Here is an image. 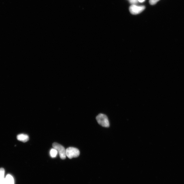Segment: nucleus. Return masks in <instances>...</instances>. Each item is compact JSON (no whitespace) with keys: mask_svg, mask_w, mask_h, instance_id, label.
Listing matches in <instances>:
<instances>
[{"mask_svg":"<svg viewBox=\"0 0 184 184\" xmlns=\"http://www.w3.org/2000/svg\"><path fill=\"white\" fill-rule=\"evenodd\" d=\"M159 1L160 0H150L149 3L151 5H154Z\"/></svg>","mask_w":184,"mask_h":184,"instance_id":"1a4fd4ad","label":"nucleus"},{"mask_svg":"<svg viewBox=\"0 0 184 184\" xmlns=\"http://www.w3.org/2000/svg\"><path fill=\"white\" fill-rule=\"evenodd\" d=\"M66 157L70 159H71L73 158H77L80 156V151L77 148L70 147L66 149Z\"/></svg>","mask_w":184,"mask_h":184,"instance_id":"f03ea898","label":"nucleus"},{"mask_svg":"<svg viewBox=\"0 0 184 184\" xmlns=\"http://www.w3.org/2000/svg\"><path fill=\"white\" fill-rule=\"evenodd\" d=\"M96 120L98 123L102 127L108 128L110 127V123L107 117L102 114H99L96 117Z\"/></svg>","mask_w":184,"mask_h":184,"instance_id":"f257e3e1","label":"nucleus"},{"mask_svg":"<svg viewBox=\"0 0 184 184\" xmlns=\"http://www.w3.org/2000/svg\"><path fill=\"white\" fill-rule=\"evenodd\" d=\"M145 8L144 6H138L132 5L129 8L130 12L133 14H139L142 12Z\"/></svg>","mask_w":184,"mask_h":184,"instance_id":"20e7f679","label":"nucleus"},{"mask_svg":"<svg viewBox=\"0 0 184 184\" xmlns=\"http://www.w3.org/2000/svg\"><path fill=\"white\" fill-rule=\"evenodd\" d=\"M5 171L3 168H0V184H3L5 180Z\"/></svg>","mask_w":184,"mask_h":184,"instance_id":"0eeeda50","label":"nucleus"},{"mask_svg":"<svg viewBox=\"0 0 184 184\" xmlns=\"http://www.w3.org/2000/svg\"><path fill=\"white\" fill-rule=\"evenodd\" d=\"M14 179L13 177L10 174L7 175L5 178L3 184H14Z\"/></svg>","mask_w":184,"mask_h":184,"instance_id":"423d86ee","label":"nucleus"},{"mask_svg":"<svg viewBox=\"0 0 184 184\" xmlns=\"http://www.w3.org/2000/svg\"><path fill=\"white\" fill-rule=\"evenodd\" d=\"M53 147L54 149L57 150L59 154L60 157L61 159L64 160L66 159V150L65 148L62 145L56 143H54L53 144Z\"/></svg>","mask_w":184,"mask_h":184,"instance_id":"7ed1b4c3","label":"nucleus"},{"mask_svg":"<svg viewBox=\"0 0 184 184\" xmlns=\"http://www.w3.org/2000/svg\"><path fill=\"white\" fill-rule=\"evenodd\" d=\"M139 2H144V1H145V0H138Z\"/></svg>","mask_w":184,"mask_h":184,"instance_id":"9b49d317","label":"nucleus"},{"mask_svg":"<svg viewBox=\"0 0 184 184\" xmlns=\"http://www.w3.org/2000/svg\"><path fill=\"white\" fill-rule=\"evenodd\" d=\"M17 140L23 142H26L29 139V137L27 134H21L17 136Z\"/></svg>","mask_w":184,"mask_h":184,"instance_id":"39448f33","label":"nucleus"},{"mask_svg":"<svg viewBox=\"0 0 184 184\" xmlns=\"http://www.w3.org/2000/svg\"><path fill=\"white\" fill-rule=\"evenodd\" d=\"M129 1L130 3H132L133 5H134L139 2L138 0H129Z\"/></svg>","mask_w":184,"mask_h":184,"instance_id":"9d476101","label":"nucleus"},{"mask_svg":"<svg viewBox=\"0 0 184 184\" xmlns=\"http://www.w3.org/2000/svg\"><path fill=\"white\" fill-rule=\"evenodd\" d=\"M50 157L52 158H55L57 156L58 152L56 149L53 148L50 150Z\"/></svg>","mask_w":184,"mask_h":184,"instance_id":"6e6552de","label":"nucleus"}]
</instances>
